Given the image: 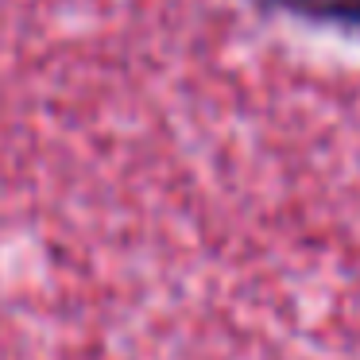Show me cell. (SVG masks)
Instances as JSON below:
<instances>
[{
  "mask_svg": "<svg viewBox=\"0 0 360 360\" xmlns=\"http://www.w3.org/2000/svg\"><path fill=\"white\" fill-rule=\"evenodd\" d=\"M267 4L290 12V16L318 20V24L360 27V0H267Z\"/></svg>",
  "mask_w": 360,
  "mask_h": 360,
  "instance_id": "obj_1",
  "label": "cell"
}]
</instances>
